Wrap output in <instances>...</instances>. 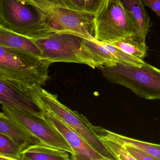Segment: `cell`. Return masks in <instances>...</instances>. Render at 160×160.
Here are the masks:
<instances>
[{
	"label": "cell",
	"mask_w": 160,
	"mask_h": 160,
	"mask_svg": "<svg viewBox=\"0 0 160 160\" xmlns=\"http://www.w3.org/2000/svg\"><path fill=\"white\" fill-rule=\"evenodd\" d=\"M126 148L127 151L134 158L135 160H156L157 158L150 155L142 150L135 148L128 145H123Z\"/></svg>",
	"instance_id": "obj_19"
},
{
	"label": "cell",
	"mask_w": 160,
	"mask_h": 160,
	"mask_svg": "<svg viewBox=\"0 0 160 160\" xmlns=\"http://www.w3.org/2000/svg\"><path fill=\"white\" fill-rule=\"evenodd\" d=\"M0 46L28 52L43 58L42 51L32 38L0 27Z\"/></svg>",
	"instance_id": "obj_14"
},
{
	"label": "cell",
	"mask_w": 160,
	"mask_h": 160,
	"mask_svg": "<svg viewBox=\"0 0 160 160\" xmlns=\"http://www.w3.org/2000/svg\"><path fill=\"white\" fill-rule=\"evenodd\" d=\"M40 87L30 88L29 89V94L40 106L44 118L60 132L71 146L73 152L71 155V160H108L85 141L48 106L40 93Z\"/></svg>",
	"instance_id": "obj_8"
},
{
	"label": "cell",
	"mask_w": 160,
	"mask_h": 160,
	"mask_svg": "<svg viewBox=\"0 0 160 160\" xmlns=\"http://www.w3.org/2000/svg\"><path fill=\"white\" fill-rule=\"evenodd\" d=\"M144 6L150 8L160 17V0H141Z\"/></svg>",
	"instance_id": "obj_22"
},
{
	"label": "cell",
	"mask_w": 160,
	"mask_h": 160,
	"mask_svg": "<svg viewBox=\"0 0 160 160\" xmlns=\"http://www.w3.org/2000/svg\"><path fill=\"white\" fill-rule=\"evenodd\" d=\"M110 44L131 56L143 60L147 56L148 47L146 39L137 34H133Z\"/></svg>",
	"instance_id": "obj_16"
},
{
	"label": "cell",
	"mask_w": 160,
	"mask_h": 160,
	"mask_svg": "<svg viewBox=\"0 0 160 160\" xmlns=\"http://www.w3.org/2000/svg\"><path fill=\"white\" fill-rule=\"evenodd\" d=\"M135 26L137 34L146 39L150 20L141 0H119Z\"/></svg>",
	"instance_id": "obj_13"
},
{
	"label": "cell",
	"mask_w": 160,
	"mask_h": 160,
	"mask_svg": "<svg viewBox=\"0 0 160 160\" xmlns=\"http://www.w3.org/2000/svg\"><path fill=\"white\" fill-rule=\"evenodd\" d=\"M95 39L111 44L137 34V30L119 0H105L95 15Z\"/></svg>",
	"instance_id": "obj_6"
},
{
	"label": "cell",
	"mask_w": 160,
	"mask_h": 160,
	"mask_svg": "<svg viewBox=\"0 0 160 160\" xmlns=\"http://www.w3.org/2000/svg\"><path fill=\"white\" fill-rule=\"evenodd\" d=\"M0 102L22 113L44 118L40 106L28 93L1 80Z\"/></svg>",
	"instance_id": "obj_10"
},
{
	"label": "cell",
	"mask_w": 160,
	"mask_h": 160,
	"mask_svg": "<svg viewBox=\"0 0 160 160\" xmlns=\"http://www.w3.org/2000/svg\"><path fill=\"white\" fill-rule=\"evenodd\" d=\"M100 69L110 83L123 86L140 98L160 100V69L147 62L140 67L117 63Z\"/></svg>",
	"instance_id": "obj_4"
},
{
	"label": "cell",
	"mask_w": 160,
	"mask_h": 160,
	"mask_svg": "<svg viewBox=\"0 0 160 160\" xmlns=\"http://www.w3.org/2000/svg\"><path fill=\"white\" fill-rule=\"evenodd\" d=\"M19 147L9 137L0 133V160H21Z\"/></svg>",
	"instance_id": "obj_17"
},
{
	"label": "cell",
	"mask_w": 160,
	"mask_h": 160,
	"mask_svg": "<svg viewBox=\"0 0 160 160\" xmlns=\"http://www.w3.org/2000/svg\"><path fill=\"white\" fill-rule=\"evenodd\" d=\"M1 105L2 112L6 116L28 129L44 144L73 154L72 148L62 135L44 118L22 113L3 104Z\"/></svg>",
	"instance_id": "obj_9"
},
{
	"label": "cell",
	"mask_w": 160,
	"mask_h": 160,
	"mask_svg": "<svg viewBox=\"0 0 160 160\" xmlns=\"http://www.w3.org/2000/svg\"><path fill=\"white\" fill-rule=\"evenodd\" d=\"M0 133L12 139L21 152L32 145L44 144L35 135L8 118L2 111L0 113Z\"/></svg>",
	"instance_id": "obj_11"
},
{
	"label": "cell",
	"mask_w": 160,
	"mask_h": 160,
	"mask_svg": "<svg viewBox=\"0 0 160 160\" xmlns=\"http://www.w3.org/2000/svg\"><path fill=\"white\" fill-rule=\"evenodd\" d=\"M83 37L71 33L55 32L42 39H32L43 58L51 63L71 62L99 68L94 58L83 44Z\"/></svg>",
	"instance_id": "obj_5"
},
{
	"label": "cell",
	"mask_w": 160,
	"mask_h": 160,
	"mask_svg": "<svg viewBox=\"0 0 160 160\" xmlns=\"http://www.w3.org/2000/svg\"><path fill=\"white\" fill-rule=\"evenodd\" d=\"M48 60L0 46V80L16 88L42 87L50 79Z\"/></svg>",
	"instance_id": "obj_1"
},
{
	"label": "cell",
	"mask_w": 160,
	"mask_h": 160,
	"mask_svg": "<svg viewBox=\"0 0 160 160\" xmlns=\"http://www.w3.org/2000/svg\"><path fill=\"white\" fill-rule=\"evenodd\" d=\"M0 27L32 39L55 33L45 23L40 9L27 0H0Z\"/></svg>",
	"instance_id": "obj_3"
},
{
	"label": "cell",
	"mask_w": 160,
	"mask_h": 160,
	"mask_svg": "<svg viewBox=\"0 0 160 160\" xmlns=\"http://www.w3.org/2000/svg\"><path fill=\"white\" fill-rule=\"evenodd\" d=\"M40 92L48 106L68 126L108 160H116L99 138L93 129V125L85 116L62 103L56 94H52L42 87H40Z\"/></svg>",
	"instance_id": "obj_7"
},
{
	"label": "cell",
	"mask_w": 160,
	"mask_h": 160,
	"mask_svg": "<svg viewBox=\"0 0 160 160\" xmlns=\"http://www.w3.org/2000/svg\"><path fill=\"white\" fill-rule=\"evenodd\" d=\"M105 1V0H85L86 11L95 15Z\"/></svg>",
	"instance_id": "obj_20"
},
{
	"label": "cell",
	"mask_w": 160,
	"mask_h": 160,
	"mask_svg": "<svg viewBox=\"0 0 160 160\" xmlns=\"http://www.w3.org/2000/svg\"><path fill=\"white\" fill-rule=\"evenodd\" d=\"M117 160H135L123 145L105 138H99Z\"/></svg>",
	"instance_id": "obj_18"
},
{
	"label": "cell",
	"mask_w": 160,
	"mask_h": 160,
	"mask_svg": "<svg viewBox=\"0 0 160 160\" xmlns=\"http://www.w3.org/2000/svg\"><path fill=\"white\" fill-rule=\"evenodd\" d=\"M38 7L47 26L55 32L95 40V15L68 7L63 0H27Z\"/></svg>",
	"instance_id": "obj_2"
},
{
	"label": "cell",
	"mask_w": 160,
	"mask_h": 160,
	"mask_svg": "<svg viewBox=\"0 0 160 160\" xmlns=\"http://www.w3.org/2000/svg\"><path fill=\"white\" fill-rule=\"evenodd\" d=\"M21 160H69V152L44 144L32 145L21 152Z\"/></svg>",
	"instance_id": "obj_15"
},
{
	"label": "cell",
	"mask_w": 160,
	"mask_h": 160,
	"mask_svg": "<svg viewBox=\"0 0 160 160\" xmlns=\"http://www.w3.org/2000/svg\"><path fill=\"white\" fill-rule=\"evenodd\" d=\"M66 5L74 10L86 11L85 0H63Z\"/></svg>",
	"instance_id": "obj_21"
},
{
	"label": "cell",
	"mask_w": 160,
	"mask_h": 160,
	"mask_svg": "<svg viewBox=\"0 0 160 160\" xmlns=\"http://www.w3.org/2000/svg\"><path fill=\"white\" fill-rule=\"evenodd\" d=\"M93 128L99 138L112 140L122 145H130L142 150L158 160H160V144L149 143L128 137L100 126L93 125Z\"/></svg>",
	"instance_id": "obj_12"
}]
</instances>
